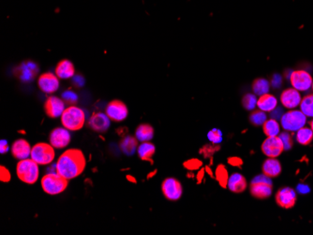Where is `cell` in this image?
Returning <instances> with one entry per match:
<instances>
[{
	"label": "cell",
	"instance_id": "28",
	"mask_svg": "<svg viewBox=\"0 0 313 235\" xmlns=\"http://www.w3.org/2000/svg\"><path fill=\"white\" fill-rule=\"evenodd\" d=\"M263 130L267 137L277 136L280 132V126L276 119L271 118L267 120L263 125Z\"/></svg>",
	"mask_w": 313,
	"mask_h": 235
},
{
	"label": "cell",
	"instance_id": "8",
	"mask_svg": "<svg viewBox=\"0 0 313 235\" xmlns=\"http://www.w3.org/2000/svg\"><path fill=\"white\" fill-rule=\"evenodd\" d=\"M290 81L292 83V86L299 91L305 92L310 90L313 85V77L311 74L306 71H295L292 72L290 76Z\"/></svg>",
	"mask_w": 313,
	"mask_h": 235
},
{
	"label": "cell",
	"instance_id": "22",
	"mask_svg": "<svg viewBox=\"0 0 313 235\" xmlns=\"http://www.w3.org/2000/svg\"><path fill=\"white\" fill-rule=\"evenodd\" d=\"M75 73L74 64L68 59H63L56 65L55 74L60 79L73 78Z\"/></svg>",
	"mask_w": 313,
	"mask_h": 235
},
{
	"label": "cell",
	"instance_id": "12",
	"mask_svg": "<svg viewBox=\"0 0 313 235\" xmlns=\"http://www.w3.org/2000/svg\"><path fill=\"white\" fill-rule=\"evenodd\" d=\"M296 199V192L291 188H281L276 192L275 197L276 204L284 209L293 208L295 205Z\"/></svg>",
	"mask_w": 313,
	"mask_h": 235
},
{
	"label": "cell",
	"instance_id": "41",
	"mask_svg": "<svg viewBox=\"0 0 313 235\" xmlns=\"http://www.w3.org/2000/svg\"><path fill=\"white\" fill-rule=\"evenodd\" d=\"M73 81H74V85H76L78 87L83 86V83H84V80H83V78L81 75L74 76L73 77Z\"/></svg>",
	"mask_w": 313,
	"mask_h": 235
},
{
	"label": "cell",
	"instance_id": "34",
	"mask_svg": "<svg viewBox=\"0 0 313 235\" xmlns=\"http://www.w3.org/2000/svg\"><path fill=\"white\" fill-rule=\"evenodd\" d=\"M218 150H220V145H216L215 144L206 145L200 149V154L203 155L205 158H207V157H211Z\"/></svg>",
	"mask_w": 313,
	"mask_h": 235
},
{
	"label": "cell",
	"instance_id": "6",
	"mask_svg": "<svg viewBox=\"0 0 313 235\" xmlns=\"http://www.w3.org/2000/svg\"><path fill=\"white\" fill-rule=\"evenodd\" d=\"M307 117L301 111L292 110L282 115L280 118V125L286 131L296 132L301 127H305Z\"/></svg>",
	"mask_w": 313,
	"mask_h": 235
},
{
	"label": "cell",
	"instance_id": "11",
	"mask_svg": "<svg viewBox=\"0 0 313 235\" xmlns=\"http://www.w3.org/2000/svg\"><path fill=\"white\" fill-rule=\"evenodd\" d=\"M128 107L120 100H113L106 107V115L115 122H121L128 118Z\"/></svg>",
	"mask_w": 313,
	"mask_h": 235
},
{
	"label": "cell",
	"instance_id": "16",
	"mask_svg": "<svg viewBox=\"0 0 313 235\" xmlns=\"http://www.w3.org/2000/svg\"><path fill=\"white\" fill-rule=\"evenodd\" d=\"M44 110L49 118H59L64 113L65 101L57 97H49L44 103Z\"/></svg>",
	"mask_w": 313,
	"mask_h": 235
},
{
	"label": "cell",
	"instance_id": "40",
	"mask_svg": "<svg viewBox=\"0 0 313 235\" xmlns=\"http://www.w3.org/2000/svg\"><path fill=\"white\" fill-rule=\"evenodd\" d=\"M228 163L232 165V166H234V167H241L242 165H243V161H242V159L240 158V157H229V159H228Z\"/></svg>",
	"mask_w": 313,
	"mask_h": 235
},
{
	"label": "cell",
	"instance_id": "3",
	"mask_svg": "<svg viewBox=\"0 0 313 235\" xmlns=\"http://www.w3.org/2000/svg\"><path fill=\"white\" fill-rule=\"evenodd\" d=\"M250 194L259 199L269 198L273 192V184L271 178L267 175L260 174L252 179L249 186Z\"/></svg>",
	"mask_w": 313,
	"mask_h": 235
},
{
	"label": "cell",
	"instance_id": "27",
	"mask_svg": "<svg viewBox=\"0 0 313 235\" xmlns=\"http://www.w3.org/2000/svg\"><path fill=\"white\" fill-rule=\"evenodd\" d=\"M296 141L301 145H309L313 140V131L311 127H303L296 131Z\"/></svg>",
	"mask_w": 313,
	"mask_h": 235
},
{
	"label": "cell",
	"instance_id": "1",
	"mask_svg": "<svg viewBox=\"0 0 313 235\" xmlns=\"http://www.w3.org/2000/svg\"><path fill=\"white\" fill-rule=\"evenodd\" d=\"M86 160L79 149H69L61 155L56 163V172L68 180L76 178L83 173Z\"/></svg>",
	"mask_w": 313,
	"mask_h": 235
},
{
	"label": "cell",
	"instance_id": "33",
	"mask_svg": "<svg viewBox=\"0 0 313 235\" xmlns=\"http://www.w3.org/2000/svg\"><path fill=\"white\" fill-rule=\"evenodd\" d=\"M257 101H258V99L256 98V95H255V94L248 93V94H246V95L243 97L242 105H243V107L246 109V110L252 111V110H254L255 107L257 106Z\"/></svg>",
	"mask_w": 313,
	"mask_h": 235
},
{
	"label": "cell",
	"instance_id": "10",
	"mask_svg": "<svg viewBox=\"0 0 313 235\" xmlns=\"http://www.w3.org/2000/svg\"><path fill=\"white\" fill-rule=\"evenodd\" d=\"M161 190L166 199L173 201L180 199L183 193L181 183L175 178H166L161 184Z\"/></svg>",
	"mask_w": 313,
	"mask_h": 235
},
{
	"label": "cell",
	"instance_id": "17",
	"mask_svg": "<svg viewBox=\"0 0 313 235\" xmlns=\"http://www.w3.org/2000/svg\"><path fill=\"white\" fill-rule=\"evenodd\" d=\"M302 97L300 92L293 88H288L280 94V102L283 107L287 109H295L300 105Z\"/></svg>",
	"mask_w": 313,
	"mask_h": 235
},
{
	"label": "cell",
	"instance_id": "36",
	"mask_svg": "<svg viewBox=\"0 0 313 235\" xmlns=\"http://www.w3.org/2000/svg\"><path fill=\"white\" fill-rule=\"evenodd\" d=\"M62 99H63L66 103H68L71 106H74L78 101L77 95L74 93V91L72 90H68L64 92L63 95H62Z\"/></svg>",
	"mask_w": 313,
	"mask_h": 235
},
{
	"label": "cell",
	"instance_id": "39",
	"mask_svg": "<svg viewBox=\"0 0 313 235\" xmlns=\"http://www.w3.org/2000/svg\"><path fill=\"white\" fill-rule=\"evenodd\" d=\"M0 180L1 182H8L10 181V173H9V170L7 168H5L4 166H1L0 167Z\"/></svg>",
	"mask_w": 313,
	"mask_h": 235
},
{
	"label": "cell",
	"instance_id": "18",
	"mask_svg": "<svg viewBox=\"0 0 313 235\" xmlns=\"http://www.w3.org/2000/svg\"><path fill=\"white\" fill-rule=\"evenodd\" d=\"M88 126L97 132H105L110 127V118L102 113H95L88 121Z\"/></svg>",
	"mask_w": 313,
	"mask_h": 235
},
{
	"label": "cell",
	"instance_id": "44",
	"mask_svg": "<svg viewBox=\"0 0 313 235\" xmlns=\"http://www.w3.org/2000/svg\"><path fill=\"white\" fill-rule=\"evenodd\" d=\"M117 132L118 135L121 136V137H125V136L127 135V133H128V127H119V128L117 130Z\"/></svg>",
	"mask_w": 313,
	"mask_h": 235
},
{
	"label": "cell",
	"instance_id": "13",
	"mask_svg": "<svg viewBox=\"0 0 313 235\" xmlns=\"http://www.w3.org/2000/svg\"><path fill=\"white\" fill-rule=\"evenodd\" d=\"M38 85L40 90L46 94L55 93L59 88L58 77L54 73H43L39 76L38 80Z\"/></svg>",
	"mask_w": 313,
	"mask_h": 235
},
{
	"label": "cell",
	"instance_id": "29",
	"mask_svg": "<svg viewBox=\"0 0 313 235\" xmlns=\"http://www.w3.org/2000/svg\"><path fill=\"white\" fill-rule=\"evenodd\" d=\"M252 90L256 96H263L270 90V82L267 79L258 78L252 82Z\"/></svg>",
	"mask_w": 313,
	"mask_h": 235
},
{
	"label": "cell",
	"instance_id": "45",
	"mask_svg": "<svg viewBox=\"0 0 313 235\" xmlns=\"http://www.w3.org/2000/svg\"><path fill=\"white\" fill-rule=\"evenodd\" d=\"M203 174H204V170H201V172H199V173H198V175H197L198 183H201V181L203 180Z\"/></svg>",
	"mask_w": 313,
	"mask_h": 235
},
{
	"label": "cell",
	"instance_id": "19",
	"mask_svg": "<svg viewBox=\"0 0 313 235\" xmlns=\"http://www.w3.org/2000/svg\"><path fill=\"white\" fill-rule=\"evenodd\" d=\"M31 146L29 143L24 139H20L13 143L11 146V154L19 160L27 159L31 155Z\"/></svg>",
	"mask_w": 313,
	"mask_h": 235
},
{
	"label": "cell",
	"instance_id": "46",
	"mask_svg": "<svg viewBox=\"0 0 313 235\" xmlns=\"http://www.w3.org/2000/svg\"><path fill=\"white\" fill-rule=\"evenodd\" d=\"M127 179H128L129 182H131V183H136V179H135L134 177L130 176V175H127Z\"/></svg>",
	"mask_w": 313,
	"mask_h": 235
},
{
	"label": "cell",
	"instance_id": "32",
	"mask_svg": "<svg viewBox=\"0 0 313 235\" xmlns=\"http://www.w3.org/2000/svg\"><path fill=\"white\" fill-rule=\"evenodd\" d=\"M267 120V113L266 112H263L261 110H257V111H253L250 116H249V121L252 125L256 126V127H260V126H263L264 123Z\"/></svg>",
	"mask_w": 313,
	"mask_h": 235
},
{
	"label": "cell",
	"instance_id": "38",
	"mask_svg": "<svg viewBox=\"0 0 313 235\" xmlns=\"http://www.w3.org/2000/svg\"><path fill=\"white\" fill-rule=\"evenodd\" d=\"M203 166V162L197 158H192L189 159L184 163V167L186 169L190 170V171H195V170H199L201 167Z\"/></svg>",
	"mask_w": 313,
	"mask_h": 235
},
{
	"label": "cell",
	"instance_id": "15",
	"mask_svg": "<svg viewBox=\"0 0 313 235\" xmlns=\"http://www.w3.org/2000/svg\"><path fill=\"white\" fill-rule=\"evenodd\" d=\"M39 73V67L32 61H26L15 69V75L24 81H32Z\"/></svg>",
	"mask_w": 313,
	"mask_h": 235
},
{
	"label": "cell",
	"instance_id": "23",
	"mask_svg": "<svg viewBox=\"0 0 313 235\" xmlns=\"http://www.w3.org/2000/svg\"><path fill=\"white\" fill-rule=\"evenodd\" d=\"M257 107L263 112L271 113L277 107V100L275 96L267 93L259 97Z\"/></svg>",
	"mask_w": 313,
	"mask_h": 235
},
{
	"label": "cell",
	"instance_id": "42",
	"mask_svg": "<svg viewBox=\"0 0 313 235\" xmlns=\"http://www.w3.org/2000/svg\"><path fill=\"white\" fill-rule=\"evenodd\" d=\"M9 151V145H8V142L5 141V140H2L1 141V144H0V152L1 154H5Z\"/></svg>",
	"mask_w": 313,
	"mask_h": 235
},
{
	"label": "cell",
	"instance_id": "24",
	"mask_svg": "<svg viewBox=\"0 0 313 235\" xmlns=\"http://www.w3.org/2000/svg\"><path fill=\"white\" fill-rule=\"evenodd\" d=\"M120 148L124 154L131 156L138 148V140L133 136H125L120 142Z\"/></svg>",
	"mask_w": 313,
	"mask_h": 235
},
{
	"label": "cell",
	"instance_id": "37",
	"mask_svg": "<svg viewBox=\"0 0 313 235\" xmlns=\"http://www.w3.org/2000/svg\"><path fill=\"white\" fill-rule=\"evenodd\" d=\"M279 138H280V140L282 141V144H283L284 150H285V151L290 150V149L293 147L294 141H293V137H292V135H291L290 133H288V132H282V133L279 134Z\"/></svg>",
	"mask_w": 313,
	"mask_h": 235
},
{
	"label": "cell",
	"instance_id": "5",
	"mask_svg": "<svg viewBox=\"0 0 313 235\" xmlns=\"http://www.w3.org/2000/svg\"><path fill=\"white\" fill-rule=\"evenodd\" d=\"M36 161L32 158H27L20 160L17 167L16 172L17 176L21 181L27 184H35L39 178V166Z\"/></svg>",
	"mask_w": 313,
	"mask_h": 235
},
{
	"label": "cell",
	"instance_id": "25",
	"mask_svg": "<svg viewBox=\"0 0 313 235\" xmlns=\"http://www.w3.org/2000/svg\"><path fill=\"white\" fill-rule=\"evenodd\" d=\"M137 152L141 159L152 163V157L156 153V146L149 142H144L139 145Z\"/></svg>",
	"mask_w": 313,
	"mask_h": 235
},
{
	"label": "cell",
	"instance_id": "31",
	"mask_svg": "<svg viewBox=\"0 0 313 235\" xmlns=\"http://www.w3.org/2000/svg\"><path fill=\"white\" fill-rule=\"evenodd\" d=\"M229 177L230 176L228 174V171L225 168V166L221 165V164L219 165L216 169V178H217V181L219 182V184L221 185V188H223V189L227 188Z\"/></svg>",
	"mask_w": 313,
	"mask_h": 235
},
{
	"label": "cell",
	"instance_id": "48",
	"mask_svg": "<svg viewBox=\"0 0 313 235\" xmlns=\"http://www.w3.org/2000/svg\"><path fill=\"white\" fill-rule=\"evenodd\" d=\"M310 125H311V128H312V130L313 131V120L310 122Z\"/></svg>",
	"mask_w": 313,
	"mask_h": 235
},
{
	"label": "cell",
	"instance_id": "43",
	"mask_svg": "<svg viewBox=\"0 0 313 235\" xmlns=\"http://www.w3.org/2000/svg\"><path fill=\"white\" fill-rule=\"evenodd\" d=\"M281 76H279L278 74H276L275 75L274 77H273V79H272V85L274 86V87H278L279 85H280V83H281Z\"/></svg>",
	"mask_w": 313,
	"mask_h": 235
},
{
	"label": "cell",
	"instance_id": "2",
	"mask_svg": "<svg viewBox=\"0 0 313 235\" xmlns=\"http://www.w3.org/2000/svg\"><path fill=\"white\" fill-rule=\"evenodd\" d=\"M85 121V115L83 110L77 106H70L65 109L61 116L62 125L69 130H79L83 127Z\"/></svg>",
	"mask_w": 313,
	"mask_h": 235
},
{
	"label": "cell",
	"instance_id": "20",
	"mask_svg": "<svg viewBox=\"0 0 313 235\" xmlns=\"http://www.w3.org/2000/svg\"><path fill=\"white\" fill-rule=\"evenodd\" d=\"M227 188L234 193H242L247 189V180L241 173L235 172L229 177Z\"/></svg>",
	"mask_w": 313,
	"mask_h": 235
},
{
	"label": "cell",
	"instance_id": "14",
	"mask_svg": "<svg viewBox=\"0 0 313 235\" xmlns=\"http://www.w3.org/2000/svg\"><path fill=\"white\" fill-rule=\"evenodd\" d=\"M72 137L66 127H56L50 134V143L55 148L62 149L71 143Z\"/></svg>",
	"mask_w": 313,
	"mask_h": 235
},
{
	"label": "cell",
	"instance_id": "21",
	"mask_svg": "<svg viewBox=\"0 0 313 235\" xmlns=\"http://www.w3.org/2000/svg\"><path fill=\"white\" fill-rule=\"evenodd\" d=\"M262 171L263 173L268 177L275 178L281 173L282 168H281V164L276 158L269 157L263 164Z\"/></svg>",
	"mask_w": 313,
	"mask_h": 235
},
{
	"label": "cell",
	"instance_id": "35",
	"mask_svg": "<svg viewBox=\"0 0 313 235\" xmlns=\"http://www.w3.org/2000/svg\"><path fill=\"white\" fill-rule=\"evenodd\" d=\"M207 138H208V140L211 142L212 144L219 145L222 142V133H221L220 129L213 128L211 131L208 132Z\"/></svg>",
	"mask_w": 313,
	"mask_h": 235
},
{
	"label": "cell",
	"instance_id": "4",
	"mask_svg": "<svg viewBox=\"0 0 313 235\" xmlns=\"http://www.w3.org/2000/svg\"><path fill=\"white\" fill-rule=\"evenodd\" d=\"M68 184V179L58 172L48 173L41 179L42 190L49 195H57L62 193L67 189Z\"/></svg>",
	"mask_w": 313,
	"mask_h": 235
},
{
	"label": "cell",
	"instance_id": "9",
	"mask_svg": "<svg viewBox=\"0 0 313 235\" xmlns=\"http://www.w3.org/2000/svg\"><path fill=\"white\" fill-rule=\"evenodd\" d=\"M261 149L267 157L276 158L284 151V146L279 136H273V137H267V139L264 141Z\"/></svg>",
	"mask_w": 313,
	"mask_h": 235
},
{
	"label": "cell",
	"instance_id": "7",
	"mask_svg": "<svg viewBox=\"0 0 313 235\" xmlns=\"http://www.w3.org/2000/svg\"><path fill=\"white\" fill-rule=\"evenodd\" d=\"M54 146L45 143H39L34 145L31 150V158L39 165H48L55 158Z\"/></svg>",
	"mask_w": 313,
	"mask_h": 235
},
{
	"label": "cell",
	"instance_id": "49",
	"mask_svg": "<svg viewBox=\"0 0 313 235\" xmlns=\"http://www.w3.org/2000/svg\"><path fill=\"white\" fill-rule=\"evenodd\" d=\"M312 89H313V85H312Z\"/></svg>",
	"mask_w": 313,
	"mask_h": 235
},
{
	"label": "cell",
	"instance_id": "47",
	"mask_svg": "<svg viewBox=\"0 0 313 235\" xmlns=\"http://www.w3.org/2000/svg\"><path fill=\"white\" fill-rule=\"evenodd\" d=\"M206 171H207V172H208V173H209V174H210L211 176H213V174H212L211 170H210V168H209V167H206Z\"/></svg>",
	"mask_w": 313,
	"mask_h": 235
},
{
	"label": "cell",
	"instance_id": "30",
	"mask_svg": "<svg viewBox=\"0 0 313 235\" xmlns=\"http://www.w3.org/2000/svg\"><path fill=\"white\" fill-rule=\"evenodd\" d=\"M300 111L307 118H313V94H310L302 98L300 102Z\"/></svg>",
	"mask_w": 313,
	"mask_h": 235
},
{
	"label": "cell",
	"instance_id": "26",
	"mask_svg": "<svg viewBox=\"0 0 313 235\" xmlns=\"http://www.w3.org/2000/svg\"><path fill=\"white\" fill-rule=\"evenodd\" d=\"M135 136L137 138V140L144 143V142H149L150 140L153 139V136H154V128L152 126L148 125V124H142L140 125L137 129H136V132H135Z\"/></svg>",
	"mask_w": 313,
	"mask_h": 235
}]
</instances>
